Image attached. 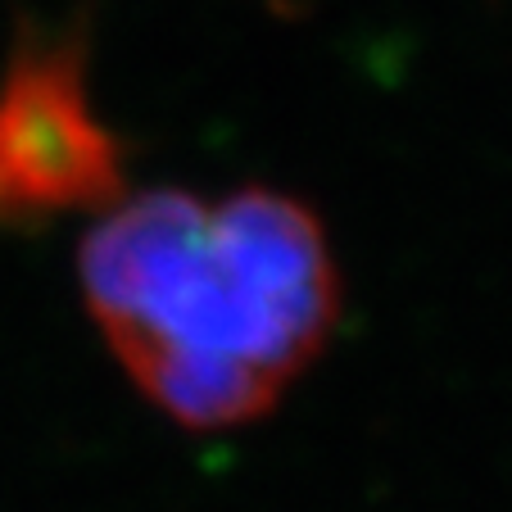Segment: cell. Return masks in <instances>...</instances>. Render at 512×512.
Instances as JSON below:
<instances>
[{
  "mask_svg": "<svg viewBox=\"0 0 512 512\" xmlns=\"http://www.w3.org/2000/svg\"><path fill=\"white\" fill-rule=\"evenodd\" d=\"M82 295L145 399L195 431L263 417L322 354L340 309L327 236L300 200L114 204L78 254Z\"/></svg>",
  "mask_w": 512,
  "mask_h": 512,
  "instance_id": "cell-1",
  "label": "cell"
},
{
  "mask_svg": "<svg viewBox=\"0 0 512 512\" xmlns=\"http://www.w3.org/2000/svg\"><path fill=\"white\" fill-rule=\"evenodd\" d=\"M118 195V145L87 105L82 59L68 50L19 55L0 91V204L46 213L118 204Z\"/></svg>",
  "mask_w": 512,
  "mask_h": 512,
  "instance_id": "cell-2",
  "label": "cell"
}]
</instances>
